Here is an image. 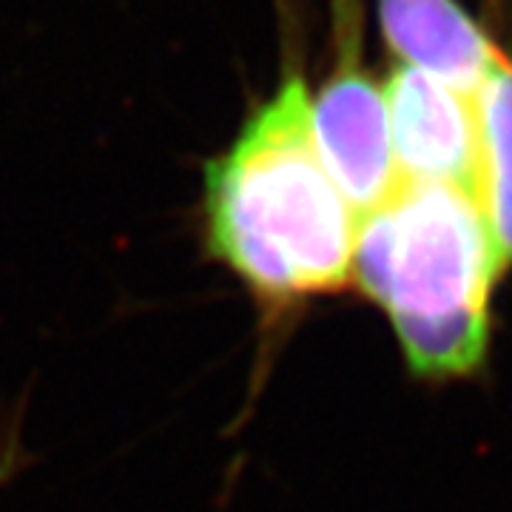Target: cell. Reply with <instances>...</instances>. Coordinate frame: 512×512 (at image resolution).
Segmentation results:
<instances>
[{
    "mask_svg": "<svg viewBox=\"0 0 512 512\" xmlns=\"http://www.w3.org/2000/svg\"><path fill=\"white\" fill-rule=\"evenodd\" d=\"M202 228L208 256L271 322L353 279L359 214L316 151L299 66L205 165Z\"/></svg>",
    "mask_w": 512,
    "mask_h": 512,
    "instance_id": "obj_1",
    "label": "cell"
},
{
    "mask_svg": "<svg viewBox=\"0 0 512 512\" xmlns=\"http://www.w3.org/2000/svg\"><path fill=\"white\" fill-rule=\"evenodd\" d=\"M504 256L476 194L407 183L359 220L353 279L379 302L419 376H461L487 348Z\"/></svg>",
    "mask_w": 512,
    "mask_h": 512,
    "instance_id": "obj_2",
    "label": "cell"
},
{
    "mask_svg": "<svg viewBox=\"0 0 512 512\" xmlns=\"http://www.w3.org/2000/svg\"><path fill=\"white\" fill-rule=\"evenodd\" d=\"M311 128L322 163L359 220L402 185L387 92L362 57L359 0H333V63L311 100Z\"/></svg>",
    "mask_w": 512,
    "mask_h": 512,
    "instance_id": "obj_3",
    "label": "cell"
},
{
    "mask_svg": "<svg viewBox=\"0 0 512 512\" xmlns=\"http://www.w3.org/2000/svg\"><path fill=\"white\" fill-rule=\"evenodd\" d=\"M384 92L393 157L402 180L456 185L478 197L481 134L476 94L402 63L384 80Z\"/></svg>",
    "mask_w": 512,
    "mask_h": 512,
    "instance_id": "obj_4",
    "label": "cell"
},
{
    "mask_svg": "<svg viewBox=\"0 0 512 512\" xmlns=\"http://www.w3.org/2000/svg\"><path fill=\"white\" fill-rule=\"evenodd\" d=\"M379 26L402 66L478 94L498 46L458 0H379Z\"/></svg>",
    "mask_w": 512,
    "mask_h": 512,
    "instance_id": "obj_5",
    "label": "cell"
},
{
    "mask_svg": "<svg viewBox=\"0 0 512 512\" xmlns=\"http://www.w3.org/2000/svg\"><path fill=\"white\" fill-rule=\"evenodd\" d=\"M476 106L481 134L478 202L504 262H512V55L504 49L478 89Z\"/></svg>",
    "mask_w": 512,
    "mask_h": 512,
    "instance_id": "obj_6",
    "label": "cell"
},
{
    "mask_svg": "<svg viewBox=\"0 0 512 512\" xmlns=\"http://www.w3.org/2000/svg\"><path fill=\"white\" fill-rule=\"evenodd\" d=\"M26 464V450H23V439H20L18 427L6 430V436L0 439V487H6L12 478L18 476Z\"/></svg>",
    "mask_w": 512,
    "mask_h": 512,
    "instance_id": "obj_7",
    "label": "cell"
}]
</instances>
